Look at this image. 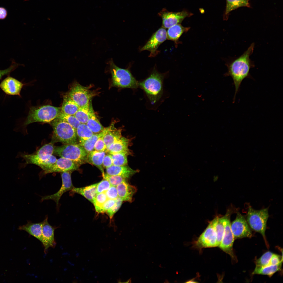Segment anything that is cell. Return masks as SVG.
Masks as SVG:
<instances>
[{"label":"cell","mask_w":283,"mask_h":283,"mask_svg":"<svg viewBox=\"0 0 283 283\" xmlns=\"http://www.w3.org/2000/svg\"><path fill=\"white\" fill-rule=\"evenodd\" d=\"M102 136L100 137L96 142L94 147L95 150L98 151H106L107 146L103 140Z\"/></svg>","instance_id":"43"},{"label":"cell","mask_w":283,"mask_h":283,"mask_svg":"<svg viewBox=\"0 0 283 283\" xmlns=\"http://www.w3.org/2000/svg\"><path fill=\"white\" fill-rule=\"evenodd\" d=\"M282 262L275 265H269L265 266H256L252 273L253 274H261L271 276L276 272L281 270Z\"/></svg>","instance_id":"28"},{"label":"cell","mask_w":283,"mask_h":283,"mask_svg":"<svg viewBox=\"0 0 283 283\" xmlns=\"http://www.w3.org/2000/svg\"><path fill=\"white\" fill-rule=\"evenodd\" d=\"M231 228L234 238L250 237L251 231L245 218L238 212L236 218L231 224Z\"/></svg>","instance_id":"14"},{"label":"cell","mask_w":283,"mask_h":283,"mask_svg":"<svg viewBox=\"0 0 283 283\" xmlns=\"http://www.w3.org/2000/svg\"><path fill=\"white\" fill-rule=\"evenodd\" d=\"M53 153L71 160L79 166L87 162L88 153L79 144L64 145L55 147Z\"/></svg>","instance_id":"7"},{"label":"cell","mask_w":283,"mask_h":283,"mask_svg":"<svg viewBox=\"0 0 283 283\" xmlns=\"http://www.w3.org/2000/svg\"><path fill=\"white\" fill-rule=\"evenodd\" d=\"M18 229L24 231L41 242L42 240V222L34 223L28 221L24 225L19 226Z\"/></svg>","instance_id":"23"},{"label":"cell","mask_w":283,"mask_h":283,"mask_svg":"<svg viewBox=\"0 0 283 283\" xmlns=\"http://www.w3.org/2000/svg\"><path fill=\"white\" fill-rule=\"evenodd\" d=\"M115 200V202L114 205L106 212L110 219H112L114 214L120 208L123 202L118 197Z\"/></svg>","instance_id":"40"},{"label":"cell","mask_w":283,"mask_h":283,"mask_svg":"<svg viewBox=\"0 0 283 283\" xmlns=\"http://www.w3.org/2000/svg\"><path fill=\"white\" fill-rule=\"evenodd\" d=\"M24 85L18 80L8 76L1 82L0 88L7 95L20 96V92Z\"/></svg>","instance_id":"18"},{"label":"cell","mask_w":283,"mask_h":283,"mask_svg":"<svg viewBox=\"0 0 283 283\" xmlns=\"http://www.w3.org/2000/svg\"><path fill=\"white\" fill-rule=\"evenodd\" d=\"M50 123L53 130L51 142H60L64 145L77 143L76 130L68 123L56 118Z\"/></svg>","instance_id":"5"},{"label":"cell","mask_w":283,"mask_h":283,"mask_svg":"<svg viewBox=\"0 0 283 283\" xmlns=\"http://www.w3.org/2000/svg\"><path fill=\"white\" fill-rule=\"evenodd\" d=\"M130 142L128 139L122 137L107 147L105 152L109 154L121 152H130L128 148Z\"/></svg>","instance_id":"22"},{"label":"cell","mask_w":283,"mask_h":283,"mask_svg":"<svg viewBox=\"0 0 283 283\" xmlns=\"http://www.w3.org/2000/svg\"><path fill=\"white\" fill-rule=\"evenodd\" d=\"M192 15V13L185 10L178 12H170L165 8L162 9L158 13L162 19V27L165 29L180 24L185 18Z\"/></svg>","instance_id":"12"},{"label":"cell","mask_w":283,"mask_h":283,"mask_svg":"<svg viewBox=\"0 0 283 283\" xmlns=\"http://www.w3.org/2000/svg\"><path fill=\"white\" fill-rule=\"evenodd\" d=\"M108 199L105 192L96 194L94 199L92 203L97 213L103 204Z\"/></svg>","instance_id":"37"},{"label":"cell","mask_w":283,"mask_h":283,"mask_svg":"<svg viewBox=\"0 0 283 283\" xmlns=\"http://www.w3.org/2000/svg\"><path fill=\"white\" fill-rule=\"evenodd\" d=\"M105 192L108 199H115L118 197L116 186H111Z\"/></svg>","instance_id":"44"},{"label":"cell","mask_w":283,"mask_h":283,"mask_svg":"<svg viewBox=\"0 0 283 283\" xmlns=\"http://www.w3.org/2000/svg\"><path fill=\"white\" fill-rule=\"evenodd\" d=\"M215 227L217 235L216 246H219L222 239L225 231L223 217L219 218L216 217Z\"/></svg>","instance_id":"35"},{"label":"cell","mask_w":283,"mask_h":283,"mask_svg":"<svg viewBox=\"0 0 283 283\" xmlns=\"http://www.w3.org/2000/svg\"><path fill=\"white\" fill-rule=\"evenodd\" d=\"M54 148L53 143L51 142L43 145L35 153L27 154L19 152L16 158H22L25 161V164L36 165L45 171L54 164L57 160L52 155Z\"/></svg>","instance_id":"2"},{"label":"cell","mask_w":283,"mask_h":283,"mask_svg":"<svg viewBox=\"0 0 283 283\" xmlns=\"http://www.w3.org/2000/svg\"><path fill=\"white\" fill-rule=\"evenodd\" d=\"M97 183L87 186L80 187H74L71 191V194L74 193L79 194L85 197L92 203L93 200L96 195V187Z\"/></svg>","instance_id":"26"},{"label":"cell","mask_w":283,"mask_h":283,"mask_svg":"<svg viewBox=\"0 0 283 283\" xmlns=\"http://www.w3.org/2000/svg\"><path fill=\"white\" fill-rule=\"evenodd\" d=\"M102 164L103 167L106 168L113 165L111 156L110 154H108L105 156Z\"/></svg>","instance_id":"46"},{"label":"cell","mask_w":283,"mask_h":283,"mask_svg":"<svg viewBox=\"0 0 283 283\" xmlns=\"http://www.w3.org/2000/svg\"><path fill=\"white\" fill-rule=\"evenodd\" d=\"M254 45V43H252L242 55L235 58L227 64L228 71L225 76H230L233 79L235 87L234 102L242 81L246 78H252L249 71L251 68L254 67V64L250 57L253 53Z\"/></svg>","instance_id":"1"},{"label":"cell","mask_w":283,"mask_h":283,"mask_svg":"<svg viewBox=\"0 0 283 283\" xmlns=\"http://www.w3.org/2000/svg\"><path fill=\"white\" fill-rule=\"evenodd\" d=\"M112 84L121 88L135 89L138 87V81L128 69L119 68L112 61L110 62Z\"/></svg>","instance_id":"6"},{"label":"cell","mask_w":283,"mask_h":283,"mask_svg":"<svg viewBox=\"0 0 283 283\" xmlns=\"http://www.w3.org/2000/svg\"><path fill=\"white\" fill-rule=\"evenodd\" d=\"M97 183L96 187L97 194L105 192L111 186L107 180L104 179Z\"/></svg>","instance_id":"41"},{"label":"cell","mask_w":283,"mask_h":283,"mask_svg":"<svg viewBox=\"0 0 283 283\" xmlns=\"http://www.w3.org/2000/svg\"><path fill=\"white\" fill-rule=\"evenodd\" d=\"M164 79L163 75L155 71L146 79L138 82V87L143 90L153 104L157 102L162 95Z\"/></svg>","instance_id":"3"},{"label":"cell","mask_w":283,"mask_h":283,"mask_svg":"<svg viewBox=\"0 0 283 283\" xmlns=\"http://www.w3.org/2000/svg\"><path fill=\"white\" fill-rule=\"evenodd\" d=\"M102 176L104 179L108 181L111 186H115L127 180V179L119 176L110 175L106 173H105Z\"/></svg>","instance_id":"39"},{"label":"cell","mask_w":283,"mask_h":283,"mask_svg":"<svg viewBox=\"0 0 283 283\" xmlns=\"http://www.w3.org/2000/svg\"><path fill=\"white\" fill-rule=\"evenodd\" d=\"M122 129L116 128L112 123L103 131V139L107 148L122 137Z\"/></svg>","instance_id":"20"},{"label":"cell","mask_w":283,"mask_h":283,"mask_svg":"<svg viewBox=\"0 0 283 283\" xmlns=\"http://www.w3.org/2000/svg\"><path fill=\"white\" fill-rule=\"evenodd\" d=\"M106 153L105 151H98L93 150L88 153L87 158V162L98 167L101 171L102 176L105 173L102 163Z\"/></svg>","instance_id":"25"},{"label":"cell","mask_w":283,"mask_h":283,"mask_svg":"<svg viewBox=\"0 0 283 283\" xmlns=\"http://www.w3.org/2000/svg\"><path fill=\"white\" fill-rule=\"evenodd\" d=\"M131 153L130 152H121L110 154L111 156L113 165L119 166L127 165V156Z\"/></svg>","instance_id":"33"},{"label":"cell","mask_w":283,"mask_h":283,"mask_svg":"<svg viewBox=\"0 0 283 283\" xmlns=\"http://www.w3.org/2000/svg\"><path fill=\"white\" fill-rule=\"evenodd\" d=\"M269 217L268 208L259 210L249 206L248 209L247 221L251 228L262 235L266 243L265 232Z\"/></svg>","instance_id":"8"},{"label":"cell","mask_w":283,"mask_h":283,"mask_svg":"<svg viewBox=\"0 0 283 283\" xmlns=\"http://www.w3.org/2000/svg\"><path fill=\"white\" fill-rule=\"evenodd\" d=\"M283 261L282 256L274 254L272 256L268 265L277 264Z\"/></svg>","instance_id":"47"},{"label":"cell","mask_w":283,"mask_h":283,"mask_svg":"<svg viewBox=\"0 0 283 283\" xmlns=\"http://www.w3.org/2000/svg\"><path fill=\"white\" fill-rule=\"evenodd\" d=\"M167 39V31L165 28L162 27L153 34L140 50H148L150 52L151 56H155L157 53L158 47Z\"/></svg>","instance_id":"15"},{"label":"cell","mask_w":283,"mask_h":283,"mask_svg":"<svg viewBox=\"0 0 283 283\" xmlns=\"http://www.w3.org/2000/svg\"><path fill=\"white\" fill-rule=\"evenodd\" d=\"M103 135V131L100 133L94 134L90 137L79 144L81 145L88 153L90 151L94 150L95 144L97 140L100 137Z\"/></svg>","instance_id":"34"},{"label":"cell","mask_w":283,"mask_h":283,"mask_svg":"<svg viewBox=\"0 0 283 283\" xmlns=\"http://www.w3.org/2000/svg\"><path fill=\"white\" fill-rule=\"evenodd\" d=\"M116 187L118 197L123 201L132 202L133 196L137 191L135 186L130 184L126 181L117 185Z\"/></svg>","instance_id":"19"},{"label":"cell","mask_w":283,"mask_h":283,"mask_svg":"<svg viewBox=\"0 0 283 283\" xmlns=\"http://www.w3.org/2000/svg\"><path fill=\"white\" fill-rule=\"evenodd\" d=\"M7 15V12L6 8L0 7V19L3 20L6 18Z\"/></svg>","instance_id":"48"},{"label":"cell","mask_w":283,"mask_h":283,"mask_svg":"<svg viewBox=\"0 0 283 283\" xmlns=\"http://www.w3.org/2000/svg\"><path fill=\"white\" fill-rule=\"evenodd\" d=\"M138 171V170L133 169L127 165L119 166L113 165L106 168V174L111 175L119 176L127 179Z\"/></svg>","instance_id":"21"},{"label":"cell","mask_w":283,"mask_h":283,"mask_svg":"<svg viewBox=\"0 0 283 283\" xmlns=\"http://www.w3.org/2000/svg\"><path fill=\"white\" fill-rule=\"evenodd\" d=\"M61 112V107L50 105L31 107L23 125L25 127L37 122L50 123L58 116Z\"/></svg>","instance_id":"4"},{"label":"cell","mask_w":283,"mask_h":283,"mask_svg":"<svg viewBox=\"0 0 283 283\" xmlns=\"http://www.w3.org/2000/svg\"><path fill=\"white\" fill-rule=\"evenodd\" d=\"M18 65L17 63H13L8 68L3 70H0V80L3 76L9 74L18 67Z\"/></svg>","instance_id":"45"},{"label":"cell","mask_w":283,"mask_h":283,"mask_svg":"<svg viewBox=\"0 0 283 283\" xmlns=\"http://www.w3.org/2000/svg\"><path fill=\"white\" fill-rule=\"evenodd\" d=\"M186 282V283H197V282H197L195 281L193 279H192V280H189L187 281Z\"/></svg>","instance_id":"49"},{"label":"cell","mask_w":283,"mask_h":283,"mask_svg":"<svg viewBox=\"0 0 283 283\" xmlns=\"http://www.w3.org/2000/svg\"><path fill=\"white\" fill-rule=\"evenodd\" d=\"M190 29V27H184L180 24L173 25L168 28L167 31V39L174 41L176 45H177L180 43L178 40L181 36Z\"/></svg>","instance_id":"24"},{"label":"cell","mask_w":283,"mask_h":283,"mask_svg":"<svg viewBox=\"0 0 283 283\" xmlns=\"http://www.w3.org/2000/svg\"><path fill=\"white\" fill-rule=\"evenodd\" d=\"M79 166L74 162L61 157L56 162L44 171V174L57 172L73 171L77 170Z\"/></svg>","instance_id":"17"},{"label":"cell","mask_w":283,"mask_h":283,"mask_svg":"<svg viewBox=\"0 0 283 283\" xmlns=\"http://www.w3.org/2000/svg\"><path fill=\"white\" fill-rule=\"evenodd\" d=\"M47 216L42 221V243L44 247V252L47 253L50 247L54 248L56 244L54 236L55 230L58 227L51 225L48 221Z\"/></svg>","instance_id":"16"},{"label":"cell","mask_w":283,"mask_h":283,"mask_svg":"<svg viewBox=\"0 0 283 283\" xmlns=\"http://www.w3.org/2000/svg\"><path fill=\"white\" fill-rule=\"evenodd\" d=\"M216 217L210 222L208 227L195 243V246L201 249L216 246L217 235L215 225Z\"/></svg>","instance_id":"10"},{"label":"cell","mask_w":283,"mask_h":283,"mask_svg":"<svg viewBox=\"0 0 283 283\" xmlns=\"http://www.w3.org/2000/svg\"><path fill=\"white\" fill-rule=\"evenodd\" d=\"M56 118L67 122L76 130L81 124L74 115H67L63 113L62 111Z\"/></svg>","instance_id":"36"},{"label":"cell","mask_w":283,"mask_h":283,"mask_svg":"<svg viewBox=\"0 0 283 283\" xmlns=\"http://www.w3.org/2000/svg\"><path fill=\"white\" fill-rule=\"evenodd\" d=\"M273 254V253L270 251L265 252L256 260V266H265L268 265Z\"/></svg>","instance_id":"38"},{"label":"cell","mask_w":283,"mask_h":283,"mask_svg":"<svg viewBox=\"0 0 283 283\" xmlns=\"http://www.w3.org/2000/svg\"><path fill=\"white\" fill-rule=\"evenodd\" d=\"M115 202V199H108L102 205L97 213L99 214L106 213L114 205Z\"/></svg>","instance_id":"42"},{"label":"cell","mask_w":283,"mask_h":283,"mask_svg":"<svg viewBox=\"0 0 283 283\" xmlns=\"http://www.w3.org/2000/svg\"><path fill=\"white\" fill-rule=\"evenodd\" d=\"M230 214L229 211L223 217L225 231L221 242L219 247L224 251L235 258L233 250V245L234 237L231 228Z\"/></svg>","instance_id":"11"},{"label":"cell","mask_w":283,"mask_h":283,"mask_svg":"<svg viewBox=\"0 0 283 283\" xmlns=\"http://www.w3.org/2000/svg\"><path fill=\"white\" fill-rule=\"evenodd\" d=\"M67 94L80 108L88 107L94 94L88 87L81 85L77 83L73 84Z\"/></svg>","instance_id":"9"},{"label":"cell","mask_w":283,"mask_h":283,"mask_svg":"<svg viewBox=\"0 0 283 283\" xmlns=\"http://www.w3.org/2000/svg\"><path fill=\"white\" fill-rule=\"evenodd\" d=\"M72 171H67L61 172L62 185L61 187L56 193L51 195L42 197L41 201L52 200L56 204L57 210H58L60 206L59 200L62 195L66 192L71 191L74 187L72 183L71 174Z\"/></svg>","instance_id":"13"},{"label":"cell","mask_w":283,"mask_h":283,"mask_svg":"<svg viewBox=\"0 0 283 283\" xmlns=\"http://www.w3.org/2000/svg\"><path fill=\"white\" fill-rule=\"evenodd\" d=\"M86 124L94 134L101 133L105 128L98 120L93 111Z\"/></svg>","instance_id":"30"},{"label":"cell","mask_w":283,"mask_h":283,"mask_svg":"<svg viewBox=\"0 0 283 283\" xmlns=\"http://www.w3.org/2000/svg\"><path fill=\"white\" fill-rule=\"evenodd\" d=\"M226 7L224 17L226 19L229 13L239 7H249V0H226Z\"/></svg>","instance_id":"29"},{"label":"cell","mask_w":283,"mask_h":283,"mask_svg":"<svg viewBox=\"0 0 283 283\" xmlns=\"http://www.w3.org/2000/svg\"><path fill=\"white\" fill-rule=\"evenodd\" d=\"M93 110L90 105L83 108H79L74 116L81 123L86 124Z\"/></svg>","instance_id":"32"},{"label":"cell","mask_w":283,"mask_h":283,"mask_svg":"<svg viewBox=\"0 0 283 283\" xmlns=\"http://www.w3.org/2000/svg\"><path fill=\"white\" fill-rule=\"evenodd\" d=\"M77 137L80 144L86 140L94 134L86 124L81 123L76 129Z\"/></svg>","instance_id":"31"},{"label":"cell","mask_w":283,"mask_h":283,"mask_svg":"<svg viewBox=\"0 0 283 283\" xmlns=\"http://www.w3.org/2000/svg\"><path fill=\"white\" fill-rule=\"evenodd\" d=\"M79 108L67 94L63 96L61 107L62 112L67 115H74Z\"/></svg>","instance_id":"27"}]
</instances>
